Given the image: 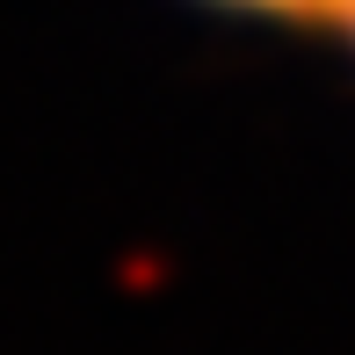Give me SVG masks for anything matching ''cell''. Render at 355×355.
<instances>
[{
    "label": "cell",
    "mask_w": 355,
    "mask_h": 355,
    "mask_svg": "<svg viewBox=\"0 0 355 355\" xmlns=\"http://www.w3.org/2000/svg\"><path fill=\"white\" fill-rule=\"evenodd\" d=\"M218 8H247V15H283V22H334L341 0H218Z\"/></svg>",
    "instance_id": "1"
},
{
    "label": "cell",
    "mask_w": 355,
    "mask_h": 355,
    "mask_svg": "<svg viewBox=\"0 0 355 355\" xmlns=\"http://www.w3.org/2000/svg\"><path fill=\"white\" fill-rule=\"evenodd\" d=\"M327 29H348V37H355V0H341V8H334V22Z\"/></svg>",
    "instance_id": "2"
}]
</instances>
